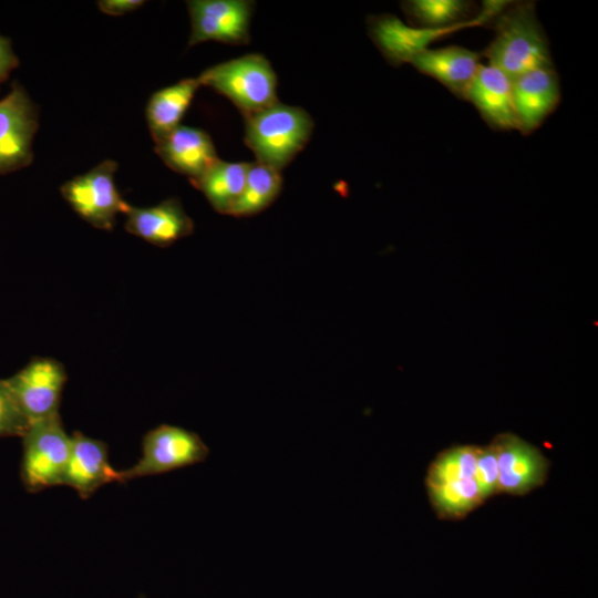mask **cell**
Segmentation results:
<instances>
[{
  "instance_id": "obj_18",
  "label": "cell",
  "mask_w": 598,
  "mask_h": 598,
  "mask_svg": "<svg viewBox=\"0 0 598 598\" xmlns=\"http://www.w3.org/2000/svg\"><path fill=\"white\" fill-rule=\"evenodd\" d=\"M482 54L460 45L425 49L416 54L411 64L421 73L444 85L458 99L465 91L481 65Z\"/></svg>"
},
{
  "instance_id": "obj_15",
  "label": "cell",
  "mask_w": 598,
  "mask_h": 598,
  "mask_svg": "<svg viewBox=\"0 0 598 598\" xmlns=\"http://www.w3.org/2000/svg\"><path fill=\"white\" fill-rule=\"evenodd\" d=\"M127 233L159 247H167L192 235L194 221L177 198H167L152 207H133L125 213Z\"/></svg>"
},
{
  "instance_id": "obj_2",
  "label": "cell",
  "mask_w": 598,
  "mask_h": 598,
  "mask_svg": "<svg viewBox=\"0 0 598 598\" xmlns=\"http://www.w3.org/2000/svg\"><path fill=\"white\" fill-rule=\"evenodd\" d=\"M245 118V143L257 163L279 172L306 146L313 128L305 110L279 102Z\"/></svg>"
},
{
  "instance_id": "obj_5",
  "label": "cell",
  "mask_w": 598,
  "mask_h": 598,
  "mask_svg": "<svg viewBox=\"0 0 598 598\" xmlns=\"http://www.w3.org/2000/svg\"><path fill=\"white\" fill-rule=\"evenodd\" d=\"M21 478L35 493L62 485L71 451V435L63 429L60 414L31 423L24 434Z\"/></svg>"
},
{
  "instance_id": "obj_21",
  "label": "cell",
  "mask_w": 598,
  "mask_h": 598,
  "mask_svg": "<svg viewBox=\"0 0 598 598\" xmlns=\"http://www.w3.org/2000/svg\"><path fill=\"white\" fill-rule=\"evenodd\" d=\"M411 25L422 29H447L477 24L476 6L463 0H409L401 3Z\"/></svg>"
},
{
  "instance_id": "obj_13",
  "label": "cell",
  "mask_w": 598,
  "mask_h": 598,
  "mask_svg": "<svg viewBox=\"0 0 598 598\" xmlns=\"http://www.w3.org/2000/svg\"><path fill=\"white\" fill-rule=\"evenodd\" d=\"M109 483H121V477L120 471L110 464L107 445L74 431L62 485L73 488L81 498L86 499Z\"/></svg>"
},
{
  "instance_id": "obj_6",
  "label": "cell",
  "mask_w": 598,
  "mask_h": 598,
  "mask_svg": "<svg viewBox=\"0 0 598 598\" xmlns=\"http://www.w3.org/2000/svg\"><path fill=\"white\" fill-rule=\"evenodd\" d=\"M208 454V446L195 432L161 424L144 435L140 460L120 471L121 483L195 465L204 462Z\"/></svg>"
},
{
  "instance_id": "obj_24",
  "label": "cell",
  "mask_w": 598,
  "mask_h": 598,
  "mask_svg": "<svg viewBox=\"0 0 598 598\" xmlns=\"http://www.w3.org/2000/svg\"><path fill=\"white\" fill-rule=\"evenodd\" d=\"M29 425L6 381L0 380V437L22 436Z\"/></svg>"
},
{
  "instance_id": "obj_25",
  "label": "cell",
  "mask_w": 598,
  "mask_h": 598,
  "mask_svg": "<svg viewBox=\"0 0 598 598\" xmlns=\"http://www.w3.org/2000/svg\"><path fill=\"white\" fill-rule=\"evenodd\" d=\"M144 4L143 0H101L97 2L100 11L109 16H123Z\"/></svg>"
},
{
  "instance_id": "obj_22",
  "label": "cell",
  "mask_w": 598,
  "mask_h": 598,
  "mask_svg": "<svg viewBox=\"0 0 598 598\" xmlns=\"http://www.w3.org/2000/svg\"><path fill=\"white\" fill-rule=\"evenodd\" d=\"M282 188L279 171L260 163H250L244 189L229 212V216L250 217L268 208Z\"/></svg>"
},
{
  "instance_id": "obj_8",
  "label": "cell",
  "mask_w": 598,
  "mask_h": 598,
  "mask_svg": "<svg viewBox=\"0 0 598 598\" xmlns=\"http://www.w3.org/2000/svg\"><path fill=\"white\" fill-rule=\"evenodd\" d=\"M38 128V107L24 87L14 81L10 92L0 100V174L32 163V142Z\"/></svg>"
},
{
  "instance_id": "obj_16",
  "label": "cell",
  "mask_w": 598,
  "mask_h": 598,
  "mask_svg": "<svg viewBox=\"0 0 598 598\" xmlns=\"http://www.w3.org/2000/svg\"><path fill=\"white\" fill-rule=\"evenodd\" d=\"M463 100L472 103L493 130H518L511 79L493 65L478 66Z\"/></svg>"
},
{
  "instance_id": "obj_23",
  "label": "cell",
  "mask_w": 598,
  "mask_h": 598,
  "mask_svg": "<svg viewBox=\"0 0 598 598\" xmlns=\"http://www.w3.org/2000/svg\"><path fill=\"white\" fill-rule=\"evenodd\" d=\"M475 480L484 502L499 494L497 454L492 442L476 446Z\"/></svg>"
},
{
  "instance_id": "obj_9",
  "label": "cell",
  "mask_w": 598,
  "mask_h": 598,
  "mask_svg": "<svg viewBox=\"0 0 598 598\" xmlns=\"http://www.w3.org/2000/svg\"><path fill=\"white\" fill-rule=\"evenodd\" d=\"M4 381L29 424L59 415L66 372L58 360L33 359Z\"/></svg>"
},
{
  "instance_id": "obj_12",
  "label": "cell",
  "mask_w": 598,
  "mask_h": 598,
  "mask_svg": "<svg viewBox=\"0 0 598 598\" xmlns=\"http://www.w3.org/2000/svg\"><path fill=\"white\" fill-rule=\"evenodd\" d=\"M511 83L518 131L528 135L537 130L559 104L558 75L554 68H540L514 78Z\"/></svg>"
},
{
  "instance_id": "obj_10",
  "label": "cell",
  "mask_w": 598,
  "mask_h": 598,
  "mask_svg": "<svg viewBox=\"0 0 598 598\" xmlns=\"http://www.w3.org/2000/svg\"><path fill=\"white\" fill-rule=\"evenodd\" d=\"M190 18L188 45L205 41L226 44L249 42V27L254 2L247 0L187 1Z\"/></svg>"
},
{
  "instance_id": "obj_26",
  "label": "cell",
  "mask_w": 598,
  "mask_h": 598,
  "mask_svg": "<svg viewBox=\"0 0 598 598\" xmlns=\"http://www.w3.org/2000/svg\"><path fill=\"white\" fill-rule=\"evenodd\" d=\"M19 65V59L14 54L11 41L0 35V84L4 82L10 72Z\"/></svg>"
},
{
  "instance_id": "obj_1",
  "label": "cell",
  "mask_w": 598,
  "mask_h": 598,
  "mask_svg": "<svg viewBox=\"0 0 598 598\" xmlns=\"http://www.w3.org/2000/svg\"><path fill=\"white\" fill-rule=\"evenodd\" d=\"M492 24L495 37L483 52L489 65L511 80L535 69L554 68L533 1L511 2Z\"/></svg>"
},
{
  "instance_id": "obj_17",
  "label": "cell",
  "mask_w": 598,
  "mask_h": 598,
  "mask_svg": "<svg viewBox=\"0 0 598 598\" xmlns=\"http://www.w3.org/2000/svg\"><path fill=\"white\" fill-rule=\"evenodd\" d=\"M155 144V152L165 165L190 181L200 177L219 159L210 136L195 127L179 125Z\"/></svg>"
},
{
  "instance_id": "obj_3",
  "label": "cell",
  "mask_w": 598,
  "mask_h": 598,
  "mask_svg": "<svg viewBox=\"0 0 598 598\" xmlns=\"http://www.w3.org/2000/svg\"><path fill=\"white\" fill-rule=\"evenodd\" d=\"M475 454L476 445H455L430 464L425 485L440 518H463L484 503L475 480Z\"/></svg>"
},
{
  "instance_id": "obj_4",
  "label": "cell",
  "mask_w": 598,
  "mask_h": 598,
  "mask_svg": "<svg viewBox=\"0 0 598 598\" xmlns=\"http://www.w3.org/2000/svg\"><path fill=\"white\" fill-rule=\"evenodd\" d=\"M198 80L230 100L245 116L278 102L276 73L261 54L250 53L210 66Z\"/></svg>"
},
{
  "instance_id": "obj_20",
  "label": "cell",
  "mask_w": 598,
  "mask_h": 598,
  "mask_svg": "<svg viewBox=\"0 0 598 598\" xmlns=\"http://www.w3.org/2000/svg\"><path fill=\"white\" fill-rule=\"evenodd\" d=\"M249 166L250 163L218 159L190 183L216 212L228 215L244 189Z\"/></svg>"
},
{
  "instance_id": "obj_11",
  "label": "cell",
  "mask_w": 598,
  "mask_h": 598,
  "mask_svg": "<svg viewBox=\"0 0 598 598\" xmlns=\"http://www.w3.org/2000/svg\"><path fill=\"white\" fill-rule=\"evenodd\" d=\"M492 443L497 454L499 494L526 495L546 482L549 461L538 447L509 432L497 434Z\"/></svg>"
},
{
  "instance_id": "obj_14",
  "label": "cell",
  "mask_w": 598,
  "mask_h": 598,
  "mask_svg": "<svg viewBox=\"0 0 598 598\" xmlns=\"http://www.w3.org/2000/svg\"><path fill=\"white\" fill-rule=\"evenodd\" d=\"M367 23L371 40L393 66L410 63L436 39L464 28L422 29L408 25L392 14L371 16Z\"/></svg>"
},
{
  "instance_id": "obj_19",
  "label": "cell",
  "mask_w": 598,
  "mask_h": 598,
  "mask_svg": "<svg viewBox=\"0 0 598 598\" xmlns=\"http://www.w3.org/2000/svg\"><path fill=\"white\" fill-rule=\"evenodd\" d=\"M200 85L198 78H187L151 95L145 116L155 143L179 126Z\"/></svg>"
},
{
  "instance_id": "obj_7",
  "label": "cell",
  "mask_w": 598,
  "mask_h": 598,
  "mask_svg": "<svg viewBox=\"0 0 598 598\" xmlns=\"http://www.w3.org/2000/svg\"><path fill=\"white\" fill-rule=\"evenodd\" d=\"M116 169V162L105 159L60 188L64 200L82 219L103 230L113 229L116 216L130 207L115 186Z\"/></svg>"
}]
</instances>
